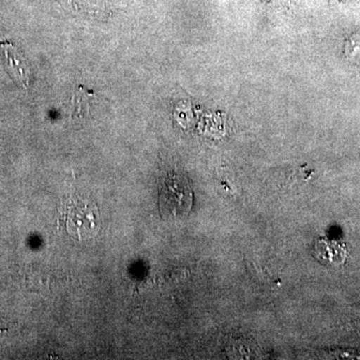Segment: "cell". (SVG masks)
Wrapping results in <instances>:
<instances>
[{"instance_id": "cell-2", "label": "cell", "mask_w": 360, "mask_h": 360, "mask_svg": "<svg viewBox=\"0 0 360 360\" xmlns=\"http://www.w3.org/2000/svg\"><path fill=\"white\" fill-rule=\"evenodd\" d=\"M193 203V191L186 179L172 175L163 182L160 193V212L163 219H184L191 212Z\"/></svg>"}, {"instance_id": "cell-3", "label": "cell", "mask_w": 360, "mask_h": 360, "mask_svg": "<svg viewBox=\"0 0 360 360\" xmlns=\"http://www.w3.org/2000/svg\"><path fill=\"white\" fill-rule=\"evenodd\" d=\"M4 65L11 77L16 84L25 89H30L32 79V70L22 52L11 41H2L0 44Z\"/></svg>"}, {"instance_id": "cell-6", "label": "cell", "mask_w": 360, "mask_h": 360, "mask_svg": "<svg viewBox=\"0 0 360 360\" xmlns=\"http://www.w3.org/2000/svg\"><path fill=\"white\" fill-rule=\"evenodd\" d=\"M347 49L349 51L348 52H350L352 54L354 53L357 49H360V32L355 33L354 37H352V39L348 41ZM357 54H360V51L355 54V56Z\"/></svg>"}, {"instance_id": "cell-4", "label": "cell", "mask_w": 360, "mask_h": 360, "mask_svg": "<svg viewBox=\"0 0 360 360\" xmlns=\"http://www.w3.org/2000/svg\"><path fill=\"white\" fill-rule=\"evenodd\" d=\"M317 257L329 265H341L347 257V250L343 243L335 240L319 239L316 248Z\"/></svg>"}, {"instance_id": "cell-1", "label": "cell", "mask_w": 360, "mask_h": 360, "mask_svg": "<svg viewBox=\"0 0 360 360\" xmlns=\"http://www.w3.org/2000/svg\"><path fill=\"white\" fill-rule=\"evenodd\" d=\"M61 220L66 231L77 240L94 238L101 229L98 207L79 196H71L61 208Z\"/></svg>"}, {"instance_id": "cell-5", "label": "cell", "mask_w": 360, "mask_h": 360, "mask_svg": "<svg viewBox=\"0 0 360 360\" xmlns=\"http://www.w3.org/2000/svg\"><path fill=\"white\" fill-rule=\"evenodd\" d=\"M94 94L84 87L78 86L72 96L73 110L71 118L73 120H82L89 115L90 99Z\"/></svg>"}]
</instances>
